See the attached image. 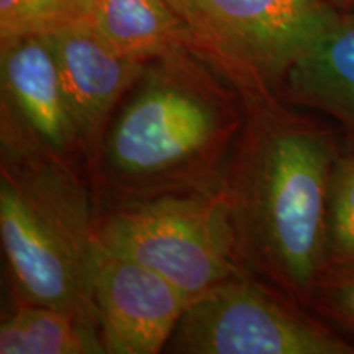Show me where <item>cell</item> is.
I'll list each match as a JSON object with an SVG mask.
<instances>
[{
	"mask_svg": "<svg viewBox=\"0 0 354 354\" xmlns=\"http://www.w3.org/2000/svg\"><path fill=\"white\" fill-rule=\"evenodd\" d=\"M190 300L161 274L100 245L94 304L105 354L165 351Z\"/></svg>",
	"mask_w": 354,
	"mask_h": 354,
	"instance_id": "8",
	"label": "cell"
},
{
	"mask_svg": "<svg viewBox=\"0 0 354 354\" xmlns=\"http://www.w3.org/2000/svg\"><path fill=\"white\" fill-rule=\"evenodd\" d=\"M281 99L331 118L354 141V13L338 12L326 32L292 66Z\"/></svg>",
	"mask_w": 354,
	"mask_h": 354,
	"instance_id": "10",
	"label": "cell"
},
{
	"mask_svg": "<svg viewBox=\"0 0 354 354\" xmlns=\"http://www.w3.org/2000/svg\"><path fill=\"white\" fill-rule=\"evenodd\" d=\"M0 354H105L99 323L71 310L15 302L0 322Z\"/></svg>",
	"mask_w": 354,
	"mask_h": 354,
	"instance_id": "11",
	"label": "cell"
},
{
	"mask_svg": "<svg viewBox=\"0 0 354 354\" xmlns=\"http://www.w3.org/2000/svg\"><path fill=\"white\" fill-rule=\"evenodd\" d=\"M71 159L2 153L0 238L15 302L97 320L99 215Z\"/></svg>",
	"mask_w": 354,
	"mask_h": 354,
	"instance_id": "3",
	"label": "cell"
},
{
	"mask_svg": "<svg viewBox=\"0 0 354 354\" xmlns=\"http://www.w3.org/2000/svg\"><path fill=\"white\" fill-rule=\"evenodd\" d=\"M91 25L115 51L146 63L185 48L167 0H97Z\"/></svg>",
	"mask_w": 354,
	"mask_h": 354,
	"instance_id": "12",
	"label": "cell"
},
{
	"mask_svg": "<svg viewBox=\"0 0 354 354\" xmlns=\"http://www.w3.org/2000/svg\"><path fill=\"white\" fill-rule=\"evenodd\" d=\"M354 268V141L342 148L330 179L326 269Z\"/></svg>",
	"mask_w": 354,
	"mask_h": 354,
	"instance_id": "14",
	"label": "cell"
},
{
	"mask_svg": "<svg viewBox=\"0 0 354 354\" xmlns=\"http://www.w3.org/2000/svg\"><path fill=\"white\" fill-rule=\"evenodd\" d=\"M97 0H0V41L91 24Z\"/></svg>",
	"mask_w": 354,
	"mask_h": 354,
	"instance_id": "13",
	"label": "cell"
},
{
	"mask_svg": "<svg viewBox=\"0 0 354 354\" xmlns=\"http://www.w3.org/2000/svg\"><path fill=\"white\" fill-rule=\"evenodd\" d=\"M82 156L94 166L113 113L143 73L146 61L120 55L91 24L48 35Z\"/></svg>",
	"mask_w": 354,
	"mask_h": 354,
	"instance_id": "9",
	"label": "cell"
},
{
	"mask_svg": "<svg viewBox=\"0 0 354 354\" xmlns=\"http://www.w3.org/2000/svg\"><path fill=\"white\" fill-rule=\"evenodd\" d=\"M223 190L245 269L304 307L326 269L336 131L282 99L246 104Z\"/></svg>",
	"mask_w": 354,
	"mask_h": 354,
	"instance_id": "1",
	"label": "cell"
},
{
	"mask_svg": "<svg viewBox=\"0 0 354 354\" xmlns=\"http://www.w3.org/2000/svg\"><path fill=\"white\" fill-rule=\"evenodd\" d=\"M336 12L354 13V0H326Z\"/></svg>",
	"mask_w": 354,
	"mask_h": 354,
	"instance_id": "16",
	"label": "cell"
},
{
	"mask_svg": "<svg viewBox=\"0 0 354 354\" xmlns=\"http://www.w3.org/2000/svg\"><path fill=\"white\" fill-rule=\"evenodd\" d=\"M97 228L105 250L161 274L190 299L250 274L221 189L113 202Z\"/></svg>",
	"mask_w": 354,
	"mask_h": 354,
	"instance_id": "5",
	"label": "cell"
},
{
	"mask_svg": "<svg viewBox=\"0 0 354 354\" xmlns=\"http://www.w3.org/2000/svg\"><path fill=\"white\" fill-rule=\"evenodd\" d=\"M185 48L246 104L281 99L287 74L333 24L326 0H167Z\"/></svg>",
	"mask_w": 354,
	"mask_h": 354,
	"instance_id": "4",
	"label": "cell"
},
{
	"mask_svg": "<svg viewBox=\"0 0 354 354\" xmlns=\"http://www.w3.org/2000/svg\"><path fill=\"white\" fill-rule=\"evenodd\" d=\"M246 117L240 92L183 48L146 63L92 171L113 202L216 192Z\"/></svg>",
	"mask_w": 354,
	"mask_h": 354,
	"instance_id": "2",
	"label": "cell"
},
{
	"mask_svg": "<svg viewBox=\"0 0 354 354\" xmlns=\"http://www.w3.org/2000/svg\"><path fill=\"white\" fill-rule=\"evenodd\" d=\"M0 143L3 154H82L48 35L0 41Z\"/></svg>",
	"mask_w": 354,
	"mask_h": 354,
	"instance_id": "7",
	"label": "cell"
},
{
	"mask_svg": "<svg viewBox=\"0 0 354 354\" xmlns=\"http://www.w3.org/2000/svg\"><path fill=\"white\" fill-rule=\"evenodd\" d=\"M310 307L354 335V268H328L313 289Z\"/></svg>",
	"mask_w": 354,
	"mask_h": 354,
	"instance_id": "15",
	"label": "cell"
},
{
	"mask_svg": "<svg viewBox=\"0 0 354 354\" xmlns=\"http://www.w3.org/2000/svg\"><path fill=\"white\" fill-rule=\"evenodd\" d=\"M174 354H354V344L302 304L251 279H228L190 300L165 349Z\"/></svg>",
	"mask_w": 354,
	"mask_h": 354,
	"instance_id": "6",
	"label": "cell"
}]
</instances>
